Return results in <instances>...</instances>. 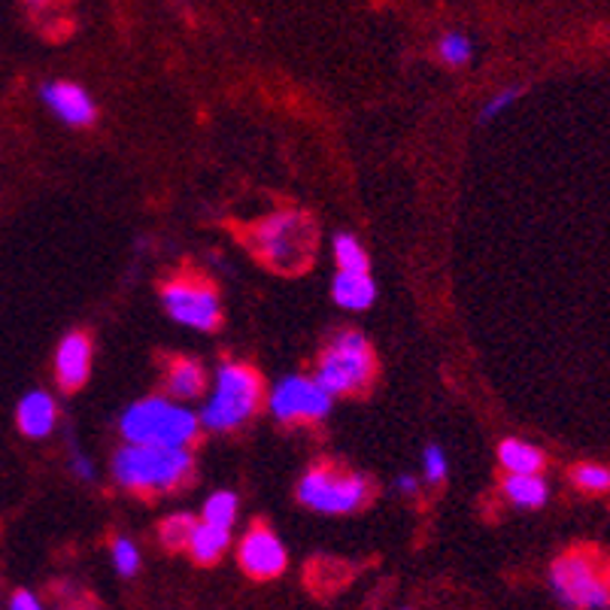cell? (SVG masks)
<instances>
[{
	"instance_id": "cell-1",
	"label": "cell",
	"mask_w": 610,
	"mask_h": 610,
	"mask_svg": "<svg viewBox=\"0 0 610 610\" xmlns=\"http://www.w3.org/2000/svg\"><path fill=\"white\" fill-rule=\"evenodd\" d=\"M316 223L307 213L283 210L267 216L246 232V246L262 258L270 270L298 277L316 258Z\"/></svg>"
},
{
	"instance_id": "cell-2",
	"label": "cell",
	"mask_w": 610,
	"mask_h": 610,
	"mask_svg": "<svg viewBox=\"0 0 610 610\" xmlns=\"http://www.w3.org/2000/svg\"><path fill=\"white\" fill-rule=\"evenodd\" d=\"M191 453L177 450V446H144L128 444L112 459V474L119 480V486L131 492H170L179 489L191 478Z\"/></svg>"
},
{
	"instance_id": "cell-3",
	"label": "cell",
	"mask_w": 610,
	"mask_h": 610,
	"mask_svg": "<svg viewBox=\"0 0 610 610\" xmlns=\"http://www.w3.org/2000/svg\"><path fill=\"white\" fill-rule=\"evenodd\" d=\"M125 441L144 446H177L189 450L200 434V416L167 399L134 401L119 420Z\"/></svg>"
},
{
	"instance_id": "cell-4",
	"label": "cell",
	"mask_w": 610,
	"mask_h": 610,
	"mask_svg": "<svg viewBox=\"0 0 610 610\" xmlns=\"http://www.w3.org/2000/svg\"><path fill=\"white\" fill-rule=\"evenodd\" d=\"M550 589L568 610H604L610 601V562L599 550H568L550 565Z\"/></svg>"
},
{
	"instance_id": "cell-5",
	"label": "cell",
	"mask_w": 610,
	"mask_h": 610,
	"mask_svg": "<svg viewBox=\"0 0 610 610\" xmlns=\"http://www.w3.org/2000/svg\"><path fill=\"white\" fill-rule=\"evenodd\" d=\"M377 377V355L367 344L365 334L341 332L334 334L328 346L322 350L316 380L332 392V399L362 395Z\"/></svg>"
},
{
	"instance_id": "cell-6",
	"label": "cell",
	"mask_w": 610,
	"mask_h": 610,
	"mask_svg": "<svg viewBox=\"0 0 610 610\" xmlns=\"http://www.w3.org/2000/svg\"><path fill=\"white\" fill-rule=\"evenodd\" d=\"M262 401V377L256 367L225 362L216 371V388L200 411V425L210 432H232L240 429Z\"/></svg>"
},
{
	"instance_id": "cell-7",
	"label": "cell",
	"mask_w": 610,
	"mask_h": 610,
	"mask_svg": "<svg viewBox=\"0 0 610 610\" xmlns=\"http://www.w3.org/2000/svg\"><path fill=\"white\" fill-rule=\"evenodd\" d=\"M298 499L304 508L328 516H344V513L358 511L371 499V480L358 471L334 465V462H319L307 468V474L298 483Z\"/></svg>"
},
{
	"instance_id": "cell-8",
	"label": "cell",
	"mask_w": 610,
	"mask_h": 610,
	"mask_svg": "<svg viewBox=\"0 0 610 610\" xmlns=\"http://www.w3.org/2000/svg\"><path fill=\"white\" fill-rule=\"evenodd\" d=\"M161 301H165L167 316L177 319L179 325H189L198 332H216L223 325L219 295L210 286V279L198 277V274H179V277L167 279Z\"/></svg>"
},
{
	"instance_id": "cell-9",
	"label": "cell",
	"mask_w": 610,
	"mask_h": 610,
	"mask_svg": "<svg viewBox=\"0 0 610 610\" xmlns=\"http://www.w3.org/2000/svg\"><path fill=\"white\" fill-rule=\"evenodd\" d=\"M267 407H270V413L283 425H292V422H319L332 411V392L322 386L316 377H301V374H295V377L283 380L270 392Z\"/></svg>"
},
{
	"instance_id": "cell-10",
	"label": "cell",
	"mask_w": 610,
	"mask_h": 610,
	"mask_svg": "<svg viewBox=\"0 0 610 610\" xmlns=\"http://www.w3.org/2000/svg\"><path fill=\"white\" fill-rule=\"evenodd\" d=\"M237 559H240V568L253 580L279 578L286 571V562H289L283 541L267 525H253L244 534V541L237 547Z\"/></svg>"
},
{
	"instance_id": "cell-11",
	"label": "cell",
	"mask_w": 610,
	"mask_h": 610,
	"mask_svg": "<svg viewBox=\"0 0 610 610\" xmlns=\"http://www.w3.org/2000/svg\"><path fill=\"white\" fill-rule=\"evenodd\" d=\"M40 100L49 110L56 112L58 119L70 128H86L95 122V100L89 98V91L79 89L77 82H65V79H52L40 89Z\"/></svg>"
},
{
	"instance_id": "cell-12",
	"label": "cell",
	"mask_w": 610,
	"mask_h": 610,
	"mask_svg": "<svg viewBox=\"0 0 610 610\" xmlns=\"http://www.w3.org/2000/svg\"><path fill=\"white\" fill-rule=\"evenodd\" d=\"M91 374V341L89 334L82 332H70L58 344L56 353V377L58 386L65 392H73L79 388Z\"/></svg>"
},
{
	"instance_id": "cell-13",
	"label": "cell",
	"mask_w": 610,
	"mask_h": 610,
	"mask_svg": "<svg viewBox=\"0 0 610 610\" xmlns=\"http://www.w3.org/2000/svg\"><path fill=\"white\" fill-rule=\"evenodd\" d=\"M58 422V407L56 399L43 392V388H33L28 395H22L19 407H16V425L24 437L31 441H43L49 434L56 432Z\"/></svg>"
},
{
	"instance_id": "cell-14",
	"label": "cell",
	"mask_w": 610,
	"mask_h": 610,
	"mask_svg": "<svg viewBox=\"0 0 610 610\" xmlns=\"http://www.w3.org/2000/svg\"><path fill=\"white\" fill-rule=\"evenodd\" d=\"M232 544V529L228 525H216V522L200 520L195 525V532L189 538V555L198 562V565H216L223 553Z\"/></svg>"
},
{
	"instance_id": "cell-15",
	"label": "cell",
	"mask_w": 610,
	"mask_h": 610,
	"mask_svg": "<svg viewBox=\"0 0 610 610\" xmlns=\"http://www.w3.org/2000/svg\"><path fill=\"white\" fill-rule=\"evenodd\" d=\"M165 383L167 392H170L174 399H200L204 388H207V371H204L195 358H170V362H167Z\"/></svg>"
},
{
	"instance_id": "cell-16",
	"label": "cell",
	"mask_w": 610,
	"mask_h": 610,
	"mask_svg": "<svg viewBox=\"0 0 610 610\" xmlns=\"http://www.w3.org/2000/svg\"><path fill=\"white\" fill-rule=\"evenodd\" d=\"M334 301L346 307V311H367L374 298H377V286L371 274H350V270H337L332 286Z\"/></svg>"
},
{
	"instance_id": "cell-17",
	"label": "cell",
	"mask_w": 610,
	"mask_h": 610,
	"mask_svg": "<svg viewBox=\"0 0 610 610\" xmlns=\"http://www.w3.org/2000/svg\"><path fill=\"white\" fill-rule=\"evenodd\" d=\"M501 492L511 504L525 508V511H538L550 499V486H547L541 474H508L501 483Z\"/></svg>"
},
{
	"instance_id": "cell-18",
	"label": "cell",
	"mask_w": 610,
	"mask_h": 610,
	"mask_svg": "<svg viewBox=\"0 0 610 610\" xmlns=\"http://www.w3.org/2000/svg\"><path fill=\"white\" fill-rule=\"evenodd\" d=\"M499 462L508 474H541L547 465L544 453L534 444H525L520 437H508L499 446Z\"/></svg>"
},
{
	"instance_id": "cell-19",
	"label": "cell",
	"mask_w": 610,
	"mask_h": 610,
	"mask_svg": "<svg viewBox=\"0 0 610 610\" xmlns=\"http://www.w3.org/2000/svg\"><path fill=\"white\" fill-rule=\"evenodd\" d=\"M334 258H337V270H350V274H367V253L350 234H337L334 237Z\"/></svg>"
},
{
	"instance_id": "cell-20",
	"label": "cell",
	"mask_w": 610,
	"mask_h": 610,
	"mask_svg": "<svg viewBox=\"0 0 610 610\" xmlns=\"http://www.w3.org/2000/svg\"><path fill=\"white\" fill-rule=\"evenodd\" d=\"M195 525H198V522H195V516H189V513H174V516H167V520L161 522L158 538H161V544H165L167 550H186L191 532H195Z\"/></svg>"
},
{
	"instance_id": "cell-21",
	"label": "cell",
	"mask_w": 610,
	"mask_h": 610,
	"mask_svg": "<svg viewBox=\"0 0 610 610\" xmlns=\"http://www.w3.org/2000/svg\"><path fill=\"white\" fill-rule=\"evenodd\" d=\"M571 483L583 492H610V468L583 462L571 471Z\"/></svg>"
},
{
	"instance_id": "cell-22",
	"label": "cell",
	"mask_w": 610,
	"mask_h": 610,
	"mask_svg": "<svg viewBox=\"0 0 610 610\" xmlns=\"http://www.w3.org/2000/svg\"><path fill=\"white\" fill-rule=\"evenodd\" d=\"M437 52H441V58H444V65L465 67L468 61H471L474 46H471V40H468L465 33L450 31L444 33V40H441V46H437Z\"/></svg>"
},
{
	"instance_id": "cell-23",
	"label": "cell",
	"mask_w": 610,
	"mask_h": 610,
	"mask_svg": "<svg viewBox=\"0 0 610 610\" xmlns=\"http://www.w3.org/2000/svg\"><path fill=\"white\" fill-rule=\"evenodd\" d=\"M234 516H237V495L234 492H216L210 501L204 504V520L216 522V525H228L232 529Z\"/></svg>"
},
{
	"instance_id": "cell-24",
	"label": "cell",
	"mask_w": 610,
	"mask_h": 610,
	"mask_svg": "<svg viewBox=\"0 0 610 610\" xmlns=\"http://www.w3.org/2000/svg\"><path fill=\"white\" fill-rule=\"evenodd\" d=\"M112 565L122 578H134L140 571V550L128 538H116L112 541Z\"/></svg>"
},
{
	"instance_id": "cell-25",
	"label": "cell",
	"mask_w": 610,
	"mask_h": 610,
	"mask_svg": "<svg viewBox=\"0 0 610 610\" xmlns=\"http://www.w3.org/2000/svg\"><path fill=\"white\" fill-rule=\"evenodd\" d=\"M422 471H425V480H429V483H444L446 455L441 446H425V453H422Z\"/></svg>"
},
{
	"instance_id": "cell-26",
	"label": "cell",
	"mask_w": 610,
	"mask_h": 610,
	"mask_svg": "<svg viewBox=\"0 0 610 610\" xmlns=\"http://www.w3.org/2000/svg\"><path fill=\"white\" fill-rule=\"evenodd\" d=\"M516 98H520V89L499 91V95H495V98L489 100L486 107H483V112H480V122H492V119H495V116H501V112L508 110V107H511V104Z\"/></svg>"
},
{
	"instance_id": "cell-27",
	"label": "cell",
	"mask_w": 610,
	"mask_h": 610,
	"mask_svg": "<svg viewBox=\"0 0 610 610\" xmlns=\"http://www.w3.org/2000/svg\"><path fill=\"white\" fill-rule=\"evenodd\" d=\"M10 610H46L43 601L37 599L33 592H28V589H19L16 596L10 599Z\"/></svg>"
},
{
	"instance_id": "cell-28",
	"label": "cell",
	"mask_w": 610,
	"mask_h": 610,
	"mask_svg": "<svg viewBox=\"0 0 610 610\" xmlns=\"http://www.w3.org/2000/svg\"><path fill=\"white\" fill-rule=\"evenodd\" d=\"M70 468H73V474H77L79 480H95L98 474H95V465H91V459H86L82 453H73L70 455Z\"/></svg>"
},
{
	"instance_id": "cell-29",
	"label": "cell",
	"mask_w": 610,
	"mask_h": 610,
	"mask_svg": "<svg viewBox=\"0 0 610 610\" xmlns=\"http://www.w3.org/2000/svg\"><path fill=\"white\" fill-rule=\"evenodd\" d=\"M399 492H404V495H416L420 492V483H416V478H411V474H404V478H399Z\"/></svg>"
},
{
	"instance_id": "cell-30",
	"label": "cell",
	"mask_w": 610,
	"mask_h": 610,
	"mask_svg": "<svg viewBox=\"0 0 610 610\" xmlns=\"http://www.w3.org/2000/svg\"><path fill=\"white\" fill-rule=\"evenodd\" d=\"M604 610H610V601H608V608H604Z\"/></svg>"
}]
</instances>
